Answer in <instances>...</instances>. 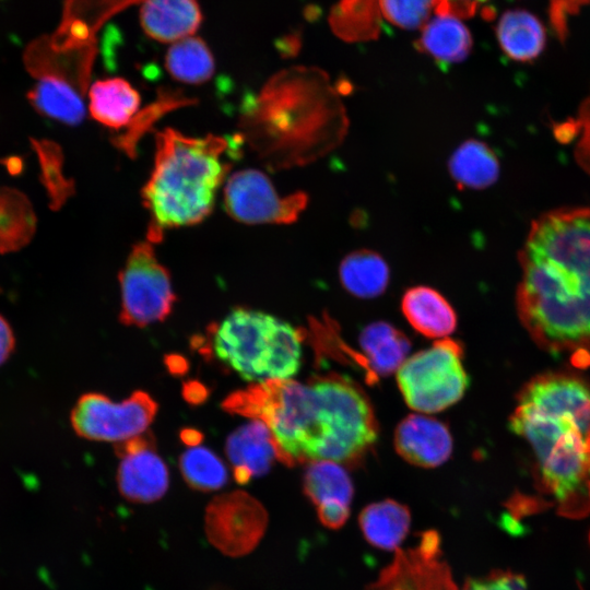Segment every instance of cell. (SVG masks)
<instances>
[{
    "instance_id": "obj_1",
    "label": "cell",
    "mask_w": 590,
    "mask_h": 590,
    "mask_svg": "<svg viewBox=\"0 0 590 590\" xmlns=\"http://www.w3.org/2000/svg\"><path fill=\"white\" fill-rule=\"evenodd\" d=\"M222 408L263 422L273 437L278 460L287 467L320 460L354 467L378 438L368 397L353 380L338 374L306 384L291 378L253 382L232 392Z\"/></svg>"
},
{
    "instance_id": "obj_2",
    "label": "cell",
    "mask_w": 590,
    "mask_h": 590,
    "mask_svg": "<svg viewBox=\"0 0 590 590\" xmlns=\"http://www.w3.org/2000/svg\"><path fill=\"white\" fill-rule=\"evenodd\" d=\"M520 318L552 352L590 349V209L539 216L519 252Z\"/></svg>"
},
{
    "instance_id": "obj_3",
    "label": "cell",
    "mask_w": 590,
    "mask_h": 590,
    "mask_svg": "<svg viewBox=\"0 0 590 590\" xmlns=\"http://www.w3.org/2000/svg\"><path fill=\"white\" fill-rule=\"evenodd\" d=\"M349 117L340 91L314 67L274 74L243 102L239 137L273 170L314 163L345 139Z\"/></svg>"
},
{
    "instance_id": "obj_4",
    "label": "cell",
    "mask_w": 590,
    "mask_h": 590,
    "mask_svg": "<svg viewBox=\"0 0 590 590\" xmlns=\"http://www.w3.org/2000/svg\"><path fill=\"white\" fill-rule=\"evenodd\" d=\"M510 430L530 446L539 480L569 517L590 509V387L564 374H545L520 392Z\"/></svg>"
},
{
    "instance_id": "obj_5",
    "label": "cell",
    "mask_w": 590,
    "mask_h": 590,
    "mask_svg": "<svg viewBox=\"0 0 590 590\" xmlns=\"http://www.w3.org/2000/svg\"><path fill=\"white\" fill-rule=\"evenodd\" d=\"M231 144L220 135L189 137L170 128L156 133L154 167L142 189L148 240L158 243L166 229L198 224L212 212L231 168L224 158Z\"/></svg>"
},
{
    "instance_id": "obj_6",
    "label": "cell",
    "mask_w": 590,
    "mask_h": 590,
    "mask_svg": "<svg viewBox=\"0 0 590 590\" xmlns=\"http://www.w3.org/2000/svg\"><path fill=\"white\" fill-rule=\"evenodd\" d=\"M201 354L212 355L248 381L290 379L299 369L302 333L286 321L260 310L234 308L208 327Z\"/></svg>"
},
{
    "instance_id": "obj_7",
    "label": "cell",
    "mask_w": 590,
    "mask_h": 590,
    "mask_svg": "<svg viewBox=\"0 0 590 590\" xmlns=\"http://www.w3.org/2000/svg\"><path fill=\"white\" fill-rule=\"evenodd\" d=\"M462 346L451 339L408 357L397 371L406 404L420 413H437L457 403L469 386Z\"/></svg>"
},
{
    "instance_id": "obj_8",
    "label": "cell",
    "mask_w": 590,
    "mask_h": 590,
    "mask_svg": "<svg viewBox=\"0 0 590 590\" xmlns=\"http://www.w3.org/2000/svg\"><path fill=\"white\" fill-rule=\"evenodd\" d=\"M121 310L125 326L143 328L165 320L176 296L168 270L158 262L150 240L137 243L119 273Z\"/></svg>"
},
{
    "instance_id": "obj_9",
    "label": "cell",
    "mask_w": 590,
    "mask_h": 590,
    "mask_svg": "<svg viewBox=\"0 0 590 590\" xmlns=\"http://www.w3.org/2000/svg\"><path fill=\"white\" fill-rule=\"evenodd\" d=\"M158 405L145 391L137 390L121 402L88 392L71 411V425L78 436L96 441L121 442L145 433Z\"/></svg>"
},
{
    "instance_id": "obj_10",
    "label": "cell",
    "mask_w": 590,
    "mask_h": 590,
    "mask_svg": "<svg viewBox=\"0 0 590 590\" xmlns=\"http://www.w3.org/2000/svg\"><path fill=\"white\" fill-rule=\"evenodd\" d=\"M308 201L304 191L280 196L264 173L251 168L234 173L224 189L226 212L246 224H292Z\"/></svg>"
},
{
    "instance_id": "obj_11",
    "label": "cell",
    "mask_w": 590,
    "mask_h": 590,
    "mask_svg": "<svg viewBox=\"0 0 590 590\" xmlns=\"http://www.w3.org/2000/svg\"><path fill=\"white\" fill-rule=\"evenodd\" d=\"M205 533L210 543L232 557L249 554L263 538L268 512L263 505L244 491L214 497L205 508Z\"/></svg>"
},
{
    "instance_id": "obj_12",
    "label": "cell",
    "mask_w": 590,
    "mask_h": 590,
    "mask_svg": "<svg viewBox=\"0 0 590 590\" xmlns=\"http://www.w3.org/2000/svg\"><path fill=\"white\" fill-rule=\"evenodd\" d=\"M363 590H459L444 558L436 530L421 532L409 548H398L393 559Z\"/></svg>"
},
{
    "instance_id": "obj_13",
    "label": "cell",
    "mask_w": 590,
    "mask_h": 590,
    "mask_svg": "<svg viewBox=\"0 0 590 590\" xmlns=\"http://www.w3.org/2000/svg\"><path fill=\"white\" fill-rule=\"evenodd\" d=\"M120 458L117 484L120 494L132 503H153L164 496L169 485L168 469L155 450L150 432L115 445Z\"/></svg>"
},
{
    "instance_id": "obj_14",
    "label": "cell",
    "mask_w": 590,
    "mask_h": 590,
    "mask_svg": "<svg viewBox=\"0 0 590 590\" xmlns=\"http://www.w3.org/2000/svg\"><path fill=\"white\" fill-rule=\"evenodd\" d=\"M303 491L315 505L322 526L332 530L344 526L350 517L354 487L343 465L328 460L308 463Z\"/></svg>"
},
{
    "instance_id": "obj_15",
    "label": "cell",
    "mask_w": 590,
    "mask_h": 590,
    "mask_svg": "<svg viewBox=\"0 0 590 590\" xmlns=\"http://www.w3.org/2000/svg\"><path fill=\"white\" fill-rule=\"evenodd\" d=\"M398 455L420 468H436L452 452L448 427L435 417L411 414L397 426L393 438Z\"/></svg>"
},
{
    "instance_id": "obj_16",
    "label": "cell",
    "mask_w": 590,
    "mask_h": 590,
    "mask_svg": "<svg viewBox=\"0 0 590 590\" xmlns=\"http://www.w3.org/2000/svg\"><path fill=\"white\" fill-rule=\"evenodd\" d=\"M225 452L234 479L240 485L268 473L273 461L278 460L271 432L259 420H251L234 430L226 439Z\"/></svg>"
},
{
    "instance_id": "obj_17",
    "label": "cell",
    "mask_w": 590,
    "mask_h": 590,
    "mask_svg": "<svg viewBox=\"0 0 590 590\" xmlns=\"http://www.w3.org/2000/svg\"><path fill=\"white\" fill-rule=\"evenodd\" d=\"M202 21L197 0H144L140 22L148 36L175 43L192 36Z\"/></svg>"
},
{
    "instance_id": "obj_18",
    "label": "cell",
    "mask_w": 590,
    "mask_h": 590,
    "mask_svg": "<svg viewBox=\"0 0 590 590\" xmlns=\"http://www.w3.org/2000/svg\"><path fill=\"white\" fill-rule=\"evenodd\" d=\"M408 322L430 339H445L457 327V315L449 302L435 288L417 285L408 288L401 299Z\"/></svg>"
},
{
    "instance_id": "obj_19",
    "label": "cell",
    "mask_w": 590,
    "mask_h": 590,
    "mask_svg": "<svg viewBox=\"0 0 590 590\" xmlns=\"http://www.w3.org/2000/svg\"><path fill=\"white\" fill-rule=\"evenodd\" d=\"M358 343L363 352V366L371 377L398 371L411 349L406 335L386 321L367 324L358 335Z\"/></svg>"
},
{
    "instance_id": "obj_20",
    "label": "cell",
    "mask_w": 590,
    "mask_h": 590,
    "mask_svg": "<svg viewBox=\"0 0 590 590\" xmlns=\"http://www.w3.org/2000/svg\"><path fill=\"white\" fill-rule=\"evenodd\" d=\"M496 37L503 52L520 62L536 59L546 44L542 22L522 9L508 10L500 16L496 25Z\"/></svg>"
},
{
    "instance_id": "obj_21",
    "label": "cell",
    "mask_w": 590,
    "mask_h": 590,
    "mask_svg": "<svg viewBox=\"0 0 590 590\" xmlns=\"http://www.w3.org/2000/svg\"><path fill=\"white\" fill-rule=\"evenodd\" d=\"M366 541L384 551H397L411 526L410 509L396 500L385 499L367 505L358 516Z\"/></svg>"
},
{
    "instance_id": "obj_22",
    "label": "cell",
    "mask_w": 590,
    "mask_h": 590,
    "mask_svg": "<svg viewBox=\"0 0 590 590\" xmlns=\"http://www.w3.org/2000/svg\"><path fill=\"white\" fill-rule=\"evenodd\" d=\"M91 116L106 127L128 126L137 115L141 98L135 88L121 78L98 80L88 92Z\"/></svg>"
},
{
    "instance_id": "obj_23",
    "label": "cell",
    "mask_w": 590,
    "mask_h": 590,
    "mask_svg": "<svg viewBox=\"0 0 590 590\" xmlns=\"http://www.w3.org/2000/svg\"><path fill=\"white\" fill-rule=\"evenodd\" d=\"M339 280L351 295L369 299L386 291L390 280V270L380 253L361 248L349 252L341 260Z\"/></svg>"
},
{
    "instance_id": "obj_24",
    "label": "cell",
    "mask_w": 590,
    "mask_h": 590,
    "mask_svg": "<svg viewBox=\"0 0 590 590\" xmlns=\"http://www.w3.org/2000/svg\"><path fill=\"white\" fill-rule=\"evenodd\" d=\"M448 170L458 188L485 189L499 177V161L483 141L468 139L452 152Z\"/></svg>"
},
{
    "instance_id": "obj_25",
    "label": "cell",
    "mask_w": 590,
    "mask_h": 590,
    "mask_svg": "<svg viewBox=\"0 0 590 590\" xmlns=\"http://www.w3.org/2000/svg\"><path fill=\"white\" fill-rule=\"evenodd\" d=\"M415 47L442 64L459 63L471 52L472 37L459 17L437 15L424 26Z\"/></svg>"
},
{
    "instance_id": "obj_26",
    "label": "cell",
    "mask_w": 590,
    "mask_h": 590,
    "mask_svg": "<svg viewBox=\"0 0 590 590\" xmlns=\"http://www.w3.org/2000/svg\"><path fill=\"white\" fill-rule=\"evenodd\" d=\"M84 94L68 81L42 76L27 93V98L39 114L75 126L85 116Z\"/></svg>"
},
{
    "instance_id": "obj_27",
    "label": "cell",
    "mask_w": 590,
    "mask_h": 590,
    "mask_svg": "<svg viewBox=\"0 0 590 590\" xmlns=\"http://www.w3.org/2000/svg\"><path fill=\"white\" fill-rule=\"evenodd\" d=\"M36 231V216L27 197L14 188L0 187V253L26 246Z\"/></svg>"
},
{
    "instance_id": "obj_28",
    "label": "cell",
    "mask_w": 590,
    "mask_h": 590,
    "mask_svg": "<svg viewBox=\"0 0 590 590\" xmlns=\"http://www.w3.org/2000/svg\"><path fill=\"white\" fill-rule=\"evenodd\" d=\"M165 66L174 79L188 84L208 81L215 68L206 44L193 36L173 43L166 54Z\"/></svg>"
},
{
    "instance_id": "obj_29",
    "label": "cell",
    "mask_w": 590,
    "mask_h": 590,
    "mask_svg": "<svg viewBox=\"0 0 590 590\" xmlns=\"http://www.w3.org/2000/svg\"><path fill=\"white\" fill-rule=\"evenodd\" d=\"M179 469L186 483L201 492L220 489L228 480L223 461L209 448L198 445L180 455Z\"/></svg>"
},
{
    "instance_id": "obj_30",
    "label": "cell",
    "mask_w": 590,
    "mask_h": 590,
    "mask_svg": "<svg viewBox=\"0 0 590 590\" xmlns=\"http://www.w3.org/2000/svg\"><path fill=\"white\" fill-rule=\"evenodd\" d=\"M194 103L179 92L163 90L156 101L150 104L129 122L127 131L113 140L114 144L127 155L134 157L137 143L154 122L166 113Z\"/></svg>"
},
{
    "instance_id": "obj_31",
    "label": "cell",
    "mask_w": 590,
    "mask_h": 590,
    "mask_svg": "<svg viewBox=\"0 0 590 590\" xmlns=\"http://www.w3.org/2000/svg\"><path fill=\"white\" fill-rule=\"evenodd\" d=\"M31 141L40 166L39 179L50 199L49 205L58 210L74 192L73 181L62 174V152L59 145L51 141L34 139Z\"/></svg>"
},
{
    "instance_id": "obj_32",
    "label": "cell",
    "mask_w": 590,
    "mask_h": 590,
    "mask_svg": "<svg viewBox=\"0 0 590 590\" xmlns=\"http://www.w3.org/2000/svg\"><path fill=\"white\" fill-rule=\"evenodd\" d=\"M384 16L404 30H416L425 24L434 0H379Z\"/></svg>"
},
{
    "instance_id": "obj_33",
    "label": "cell",
    "mask_w": 590,
    "mask_h": 590,
    "mask_svg": "<svg viewBox=\"0 0 590 590\" xmlns=\"http://www.w3.org/2000/svg\"><path fill=\"white\" fill-rule=\"evenodd\" d=\"M459 590H528V586L521 574L494 570L485 576L467 579Z\"/></svg>"
},
{
    "instance_id": "obj_34",
    "label": "cell",
    "mask_w": 590,
    "mask_h": 590,
    "mask_svg": "<svg viewBox=\"0 0 590 590\" xmlns=\"http://www.w3.org/2000/svg\"><path fill=\"white\" fill-rule=\"evenodd\" d=\"M589 2L590 0H551V24L559 39L566 37L568 16L578 12L581 4Z\"/></svg>"
},
{
    "instance_id": "obj_35",
    "label": "cell",
    "mask_w": 590,
    "mask_h": 590,
    "mask_svg": "<svg viewBox=\"0 0 590 590\" xmlns=\"http://www.w3.org/2000/svg\"><path fill=\"white\" fill-rule=\"evenodd\" d=\"M486 1L488 0H434V5L438 15L470 17Z\"/></svg>"
},
{
    "instance_id": "obj_36",
    "label": "cell",
    "mask_w": 590,
    "mask_h": 590,
    "mask_svg": "<svg viewBox=\"0 0 590 590\" xmlns=\"http://www.w3.org/2000/svg\"><path fill=\"white\" fill-rule=\"evenodd\" d=\"M15 347V337L8 320L0 315V366L5 363Z\"/></svg>"
},
{
    "instance_id": "obj_37",
    "label": "cell",
    "mask_w": 590,
    "mask_h": 590,
    "mask_svg": "<svg viewBox=\"0 0 590 590\" xmlns=\"http://www.w3.org/2000/svg\"><path fill=\"white\" fill-rule=\"evenodd\" d=\"M184 397L188 402L200 403L206 397L205 387L197 381L187 382L184 385Z\"/></svg>"
},
{
    "instance_id": "obj_38",
    "label": "cell",
    "mask_w": 590,
    "mask_h": 590,
    "mask_svg": "<svg viewBox=\"0 0 590 590\" xmlns=\"http://www.w3.org/2000/svg\"><path fill=\"white\" fill-rule=\"evenodd\" d=\"M181 439L184 442H186L189 447L197 446L202 440L203 435L191 428L184 429L180 434Z\"/></svg>"
},
{
    "instance_id": "obj_39",
    "label": "cell",
    "mask_w": 590,
    "mask_h": 590,
    "mask_svg": "<svg viewBox=\"0 0 590 590\" xmlns=\"http://www.w3.org/2000/svg\"><path fill=\"white\" fill-rule=\"evenodd\" d=\"M166 365L172 373H184L187 368L186 361L180 356H169L168 361H166Z\"/></svg>"
},
{
    "instance_id": "obj_40",
    "label": "cell",
    "mask_w": 590,
    "mask_h": 590,
    "mask_svg": "<svg viewBox=\"0 0 590 590\" xmlns=\"http://www.w3.org/2000/svg\"><path fill=\"white\" fill-rule=\"evenodd\" d=\"M210 590H231V589H227V588H225V587H223V586H216V587H213V588L210 589Z\"/></svg>"
}]
</instances>
